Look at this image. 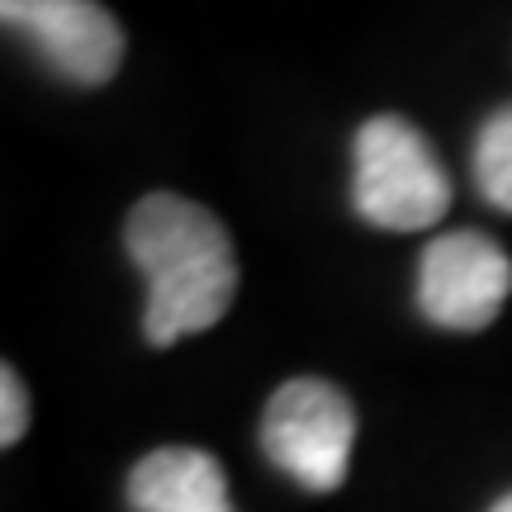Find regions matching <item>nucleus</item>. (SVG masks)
<instances>
[{
    "instance_id": "6",
    "label": "nucleus",
    "mask_w": 512,
    "mask_h": 512,
    "mask_svg": "<svg viewBox=\"0 0 512 512\" xmlns=\"http://www.w3.org/2000/svg\"><path fill=\"white\" fill-rule=\"evenodd\" d=\"M133 512H233L223 465L195 446L147 451L128 475Z\"/></svg>"
},
{
    "instance_id": "7",
    "label": "nucleus",
    "mask_w": 512,
    "mask_h": 512,
    "mask_svg": "<svg viewBox=\"0 0 512 512\" xmlns=\"http://www.w3.org/2000/svg\"><path fill=\"white\" fill-rule=\"evenodd\" d=\"M475 181L479 195L512 214V105L484 119L475 138Z\"/></svg>"
},
{
    "instance_id": "1",
    "label": "nucleus",
    "mask_w": 512,
    "mask_h": 512,
    "mask_svg": "<svg viewBox=\"0 0 512 512\" xmlns=\"http://www.w3.org/2000/svg\"><path fill=\"white\" fill-rule=\"evenodd\" d=\"M124 247L147 280L143 337L176 347L190 332H209L238 294L233 238L204 204L171 190L143 195L124 223Z\"/></svg>"
},
{
    "instance_id": "9",
    "label": "nucleus",
    "mask_w": 512,
    "mask_h": 512,
    "mask_svg": "<svg viewBox=\"0 0 512 512\" xmlns=\"http://www.w3.org/2000/svg\"><path fill=\"white\" fill-rule=\"evenodd\" d=\"M489 512H512V494H508V498H498V503H494Z\"/></svg>"
},
{
    "instance_id": "3",
    "label": "nucleus",
    "mask_w": 512,
    "mask_h": 512,
    "mask_svg": "<svg viewBox=\"0 0 512 512\" xmlns=\"http://www.w3.org/2000/svg\"><path fill=\"white\" fill-rule=\"evenodd\" d=\"M356 408L328 380H285L261 413V451L309 494H332L347 484Z\"/></svg>"
},
{
    "instance_id": "8",
    "label": "nucleus",
    "mask_w": 512,
    "mask_h": 512,
    "mask_svg": "<svg viewBox=\"0 0 512 512\" xmlns=\"http://www.w3.org/2000/svg\"><path fill=\"white\" fill-rule=\"evenodd\" d=\"M24 432H29V394H24V380L5 366L0 370V441L15 446Z\"/></svg>"
},
{
    "instance_id": "2",
    "label": "nucleus",
    "mask_w": 512,
    "mask_h": 512,
    "mask_svg": "<svg viewBox=\"0 0 512 512\" xmlns=\"http://www.w3.org/2000/svg\"><path fill=\"white\" fill-rule=\"evenodd\" d=\"M356 214L380 233L437 228L451 209V176L432 143L399 114H375L356 133Z\"/></svg>"
},
{
    "instance_id": "4",
    "label": "nucleus",
    "mask_w": 512,
    "mask_h": 512,
    "mask_svg": "<svg viewBox=\"0 0 512 512\" xmlns=\"http://www.w3.org/2000/svg\"><path fill=\"white\" fill-rule=\"evenodd\" d=\"M512 294V256L484 233H441L427 242L418 271V304L427 323L479 332L498 318Z\"/></svg>"
},
{
    "instance_id": "5",
    "label": "nucleus",
    "mask_w": 512,
    "mask_h": 512,
    "mask_svg": "<svg viewBox=\"0 0 512 512\" xmlns=\"http://www.w3.org/2000/svg\"><path fill=\"white\" fill-rule=\"evenodd\" d=\"M0 19L76 86H105L124 62V29L100 0H0Z\"/></svg>"
}]
</instances>
